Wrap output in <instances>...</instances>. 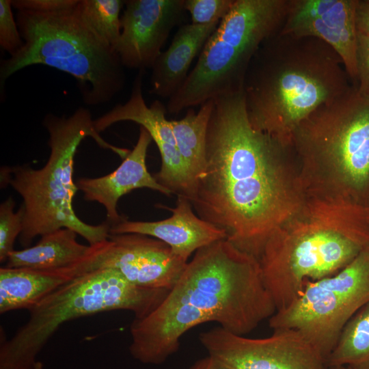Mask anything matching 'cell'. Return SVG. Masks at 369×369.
<instances>
[{"label": "cell", "mask_w": 369, "mask_h": 369, "mask_svg": "<svg viewBox=\"0 0 369 369\" xmlns=\"http://www.w3.org/2000/svg\"><path fill=\"white\" fill-rule=\"evenodd\" d=\"M355 22L357 33L369 36V0H356Z\"/></svg>", "instance_id": "cell-28"}, {"label": "cell", "mask_w": 369, "mask_h": 369, "mask_svg": "<svg viewBox=\"0 0 369 369\" xmlns=\"http://www.w3.org/2000/svg\"><path fill=\"white\" fill-rule=\"evenodd\" d=\"M292 148L305 197L369 207V96L352 85L296 129Z\"/></svg>", "instance_id": "cell-5"}, {"label": "cell", "mask_w": 369, "mask_h": 369, "mask_svg": "<svg viewBox=\"0 0 369 369\" xmlns=\"http://www.w3.org/2000/svg\"><path fill=\"white\" fill-rule=\"evenodd\" d=\"M169 290L143 288L113 269L75 277L30 308L29 319L0 345V369H33L38 353L64 323L113 310L142 318L154 311Z\"/></svg>", "instance_id": "cell-8"}, {"label": "cell", "mask_w": 369, "mask_h": 369, "mask_svg": "<svg viewBox=\"0 0 369 369\" xmlns=\"http://www.w3.org/2000/svg\"><path fill=\"white\" fill-rule=\"evenodd\" d=\"M199 340L208 355L231 369H329L318 349L294 329L249 338L219 327L202 332Z\"/></svg>", "instance_id": "cell-12"}, {"label": "cell", "mask_w": 369, "mask_h": 369, "mask_svg": "<svg viewBox=\"0 0 369 369\" xmlns=\"http://www.w3.org/2000/svg\"><path fill=\"white\" fill-rule=\"evenodd\" d=\"M369 245V208L306 197L268 238L258 258L277 311L288 306L306 283L331 276Z\"/></svg>", "instance_id": "cell-4"}, {"label": "cell", "mask_w": 369, "mask_h": 369, "mask_svg": "<svg viewBox=\"0 0 369 369\" xmlns=\"http://www.w3.org/2000/svg\"><path fill=\"white\" fill-rule=\"evenodd\" d=\"M213 100L205 165L191 202L198 217L258 259L271 234L306 197L284 162L289 149L251 124L243 90Z\"/></svg>", "instance_id": "cell-1"}, {"label": "cell", "mask_w": 369, "mask_h": 369, "mask_svg": "<svg viewBox=\"0 0 369 369\" xmlns=\"http://www.w3.org/2000/svg\"><path fill=\"white\" fill-rule=\"evenodd\" d=\"M334 49L314 37L278 31L260 45L246 74L243 92L249 119L285 149L313 111L351 86Z\"/></svg>", "instance_id": "cell-3"}, {"label": "cell", "mask_w": 369, "mask_h": 369, "mask_svg": "<svg viewBox=\"0 0 369 369\" xmlns=\"http://www.w3.org/2000/svg\"><path fill=\"white\" fill-rule=\"evenodd\" d=\"M329 369H353L348 366H335V367H329Z\"/></svg>", "instance_id": "cell-31"}, {"label": "cell", "mask_w": 369, "mask_h": 369, "mask_svg": "<svg viewBox=\"0 0 369 369\" xmlns=\"http://www.w3.org/2000/svg\"><path fill=\"white\" fill-rule=\"evenodd\" d=\"M77 233L61 228L41 236L32 247L11 252L5 266L52 270L71 265L87 251L89 245L79 243Z\"/></svg>", "instance_id": "cell-20"}, {"label": "cell", "mask_w": 369, "mask_h": 369, "mask_svg": "<svg viewBox=\"0 0 369 369\" xmlns=\"http://www.w3.org/2000/svg\"><path fill=\"white\" fill-rule=\"evenodd\" d=\"M369 302V245L337 273L306 283L297 297L269 319L273 329L301 332L327 359L346 323Z\"/></svg>", "instance_id": "cell-10"}, {"label": "cell", "mask_w": 369, "mask_h": 369, "mask_svg": "<svg viewBox=\"0 0 369 369\" xmlns=\"http://www.w3.org/2000/svg\"><path fill=\"white\" fill-rule=\"evenodd\" d=\"M234 0H184V9L191 23L208 25L220 22L230 10Z\"/></svg>", "instance_id": "cell-25"}, {"label": "cell", "mask_w": 369, "mask_h": 369, "mask_svg": "<svg viewBox=\"0 0 369 369\" xmlns=\"http://www.w3.org/2000/svg\"><path fill=\"white\" fill-rule=\"evenodd\" d=\"M356 0H290L282 35L314 37L330 46L342 59L355 85L357 78V33L355 22Z\"/></svg>", "instance_id": "cell-15"}, {"label": "cell", "mask_w": 369, "mask_h": 369, "mask_svg": "<svg viewBox=\"0 0 369 369\" xmlns=\"http://www.w3.org/2000/svg\"><path fill=\"white\" fill-rule=\"evenodd\" d=\"M77 1L47 11H16L24 44L1 61V87L16 72L40 64L74 77L87 105L107 103L122 90L125 68L115 51L81 18L75 9Z\"/></svg>", "instance_id": "cell-7"}, {"label": "cell", "mask_w": 369, "mask_h": 369, "mask_svg": "<svg viewBox=\"0 0 369 369\" xmlns=\"http://www.w3.org/2000/svg\"><path fill=\"white\" fill-rule=\"evenodd\" d=\"M152 141L149 133L140 126L138 139L132 150L113 172L98 178H81L76 182L78 190L86 201L102 204L107 223L115 226L126 219L118 211L120 197L137 189L148 188L169 196L173 193L159 184L148 170L147 152Z\"/></svg>", "instance_id": "cell-17"}, {"label": "cell", "mask_w": 369, "mask_h": 369, "mask_svg": "<svg viewBox=\"0 0 369 369\" xmlns=\"http://www.w3.org/2000/svg\"><path fill=\"white\" fill-rule=\"evenodd\" d=\"M189 369H231L213 357L208 355L196 361Z\"/></svg>", "instance_id": "cell-29"}, {"label": "cell", "mask_w": 369, "mask_h": 369, "mask_svg": "<svg viewBox=\"0 0 369 369\" xmlns=\"http://www.w3.org/2000/svg\"><path fill=\"white\" fill-rule=\"evenodd\" d=\"M12 8V0H0V46L10 56L16 53L24 44Z\"/></svg>", "instance_id": "cell-26"}, {"label": "cell", "mask_w": 369, "mask_h": 369, "mask_svg": "<svg viewBox=\"0 0 369 369\" xmlns=\"http://www.w3.org/2000/svg\"><path fill=\"white\" fill-rule=\"evenodd\" d=\"M185 12L184 0H124L121 36L115 48L122 66L151 69Z\"/></svg>", "instance_id": "cell-14"}, {"label": "cell", "mask_w": 369, "mask_h": 369, "mask_svg": "<svg viewBox=\"0 0 369 369\" xmlns=\"http://www.w3.org/2000/svg\"><path fill=\"white\" fill-rule=\"evenodd\" d=\"M368 208H369V207H368Z\"/></svg>", "instance_id": "cell-32"}, {"label": "cell", "mask_w": 369, "mask_h": 369, "mask_svg": "<svg viewBox=\"0 0 369 369\" xmlns=\"http://www.w3.org/2000/svg\"><path fill=\"white\" fill-rule=\"evenodd\" d=\"M220 22L181 25L168 49L161 52L152 68L150 93L169 99L186 81L193 59L199 56Z\"/></svg>", "instance_id": "cell-18"}, {"label": "cell", "mask_w": 369, "mask_h": 369, "mask_svg": "<svg viewBox=\"0 0 369 369\" xmlns=\"http://www.w3.org/2000/svg\"><path fill=\"white\" fill-rule=\"evenodd\" d=\"M15 201L8 197L0 205V262H5L14 249L16 238L23 228L24 210L14 211Z\"/></svg>", "instance_id": "cell-24"}, {"label": "cell", "mask_w": 369, "mask_h": 369, "mask_svg": "<svg viewBox=\"0 0 369 369\" xmlns=\"http://www.w3.org/2000/svg\"><path fill=\"white\" fill-rule=\"evenodd\" d=\"M213 107L211 99L201 105L197 111L189 108L182 118L169 120L177 150L195 190L205 165L206 133Z\"/></svg>", "instance_id": "cell-21"}, {"label": "cell", "mask_w": 369, "mask_h": 369, "mask_svg": "<svg viewBox=\"0 0 369 369\" xmlns=\"http://www.w3.org/2000/svg\"><path fill=\"white\" fill-rule=\"evenodd\" d=\"M42 124L49 135L50 155L46 164L40 169L20 165L3 167L1 171V183L10 185L23 199L21 245L27 248L35 237L61 228L74 230L90 245L107 239L110 230L107 222L86 223L73 208L78 191L73 179L75 154L87 137L122 159L129 150L105 140L96 131L91 112L86 108L79 107L68 117L48 113Z\"/></svg>", "instance_id": "cell-6"}, {"label": "cell", "mask_w": 369, "mask_h": 369, "mask_svg": "<svg viewBox=\"0 0 369 369\" xmlns=\"http://www.w3.org/2000/svg\"><path fill=\"white\" fill-rule=\"evenodd\" d=\"M276 307L259 260L227 239L198 249L163 302L130 327L129 351L139 361L160 364L175 353L181 337L215 322L245 336L269 319Z\"/></svg>", "instance_id": "cell-2"}, {"label": "cell", "mask_w": 369, "mask_h": 369, "mask_svg": "<svg viewBox=\"0 0 369 369\" xmlns=\"http://www.w3.org/2000/svg\"><path fill=\"white\" fill-rule=\"evenodd\" d=\"M326 364L328 368L369 369V302L344 325Z\"/></svg>", "instance_id": "cell-22"}, {"label": "cell", "mask_w": 369, "mask_h": 369, "mask_svg": "<svg viewBox=\"0 0 369 369\" xmlns=\"http://www.w3.org/2000/svg\"><path fill=\"white\" fill-rule=\"evenodd\" d=\"M33 369H43L42 363L37 361L33 366Z\"/></svg>", "instance_id": "cell-30"}, {"label": "cell", "mask_w": 369, "mask_h": 369, "mask_svg": "<svg viewBox=\"0 0 369 369\" xmlns=\"http://www.w3.org/2000/svg\"><path fill=\"white\" fill-rule=\"evenodd\" d=\"M124 6V0H78L75 9L83 21L115 50L121 36Z\"/></svg>", "instance_id": "cell-23"}, {"label": "cell", "mask_w": 369, "mask_h": 369, "mask_svg": "<svg viewBox=\"0 0 369 369\" xmlns=\"http://www.w3.org/2000/svg\"><path fill=\"white\" fill-rule=\"evenodd\" d=\"M290 0H234L208 38L186 81L167 101L176 114L217 96L243 90L249 64L264 40L277 33Z\"/></svg>", "instance_id": "cell-9"}, {"label": "cell", "mask_w": 369, "mask_h": 369, "mask_svg": "<svg viewBox=\"0 0 369 369\" xmlns=\"http://www.w3.org/2000/svg\"><path fill=\"white\" fill-rule=\"evenodd\" d=\"M172 215L155 221H128L111 226L109 234H139L159 239L167 244L178 256L188 262L198 249L227 239L226 232L197 215L191 201L177 195L176 206H161Z\"/></svg>", "instance_id": "cell-16"}, {"label": "cell", "mask_w": 369, "mask_h": 369, "mask_svg": "<svg viewBox=\"0 0 369 369\" xmlns=\"http://www.w3.org/2000/svg\"><path fill=\"white\" fill-rule=\"evenodd\" d=\"M187 263L155 238L139 234H109L107 239L89 245L81 258L64 268L73 278L98 269H113L135 286L170 290Z\"/></svg>", "instance_id": "cell-11"}, {"label": "cell", "mask_w": 369, "mask_h": 369, "mask_svg": "<svg viewBox=\"0 0 369 369\" xmlns=\"http://www.w3.org/2000/svg\"><path fill=\"white\" fill-rule=\"evenodd\" d=\"M357 78L355 86L359 91L369 96V36L357 33Z\"/></svg>", "instance_id": "cell-27"}, {"label": "cell", "mask_w": 369, "mask_h": 369, "mask_svg": "<svg viewBox=\"0 0 369 369\" xmlns=\"http://www.w3.org/2000/svg\"><path fill=\"white\" fill-rule=\"evenodd\" d=\"M144 73V70H139L136 75L128 100L94 120V128L100 133L115 123L131 121L145 128L161 159V168L154 177L173 194L184 196L191 202L195 187L177 150L170 121L165 116L166 107L159 100L147 105L142 92Z\"/></svg>", "instance_id": "cell-13"}, {"label": "cell", "mask_w": 369, "mask_h": 369, "mask_svg": "<svg viewBox=\"0 0 369 369\" xmlns=\"http://www.w3.org/2000/svg\"><path fill=\"white\" fill-rule=\"evenodd\" d=\"M61 269L38 270L0 268V313L27 310L46 295L72 279Z\"/></svg>", "instance_id": "cell-19"}]
</instances>
